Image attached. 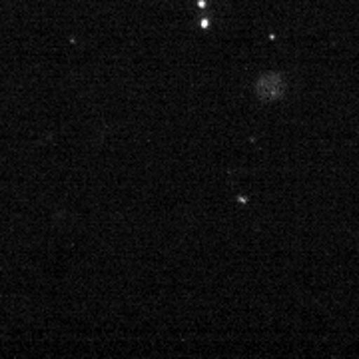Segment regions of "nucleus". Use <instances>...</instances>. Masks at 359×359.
Returning <instances> with one entry per match:
<instances>
[{
  "mask_svg": "<svg viewBox=\"0 0 359 359\" xmlns=\"http://www.w3.org/2000/svg\"><path fill=\"white\" fill-rule=\"evenodd\" d=\"M285 94V78L278 72H268L264 76L257 78L256 82V96L259 100H280Z\"/></svg>",
  "mask_w": 359,
  "mask_h": 359,
  "instance_id": "nucleus-1",
  "label": "nucleus"
}]
</instances>
